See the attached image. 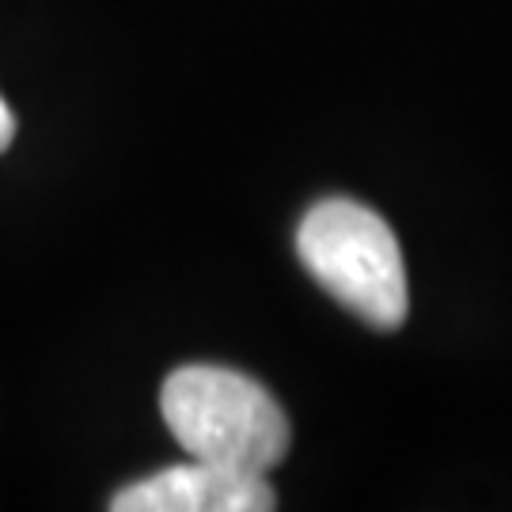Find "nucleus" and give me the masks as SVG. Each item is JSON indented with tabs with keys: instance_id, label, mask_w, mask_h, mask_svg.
<instances>
[{
	"instance_id": "obj_1",
	"label": "nucleus",
	"mask_w": 512,
	"mask_h": 512,
	"mask_svg": "<svg viewBox=\"0 0 512 512\" xmlns=\"http://www.w3.org/2000/svg\"><path fill=\"white\" fill-rule=\"evenodd\" d=\"M160 414L190 459L274 471L289 456V418L266 387L236 368H175L160 391Z\"/></svg>"
},
{
	"instance_id": "obj_2",
	"label": "nucleus",
	"mask_w": 512,
	"mask_h": 512,
	"mask_svg": "<svg viewBox=\"0 0 512 512\" xmlns=\"http://www.w3.org/2000/svg\"><path fill=\"white\" fill-rule=\"evenodd\" d=\"M296 251L308 274L368 327L395 330L406 319L403 251L387 220L368 205L349 198L311 205L296 232Z\"/></svg>"
},
{
	"instance_id": "obj_3",
	"label": "nucleus",
	"mask_w": 512,
	"mask_h": 512,
	"mask_svg": "<svg viewBox=\"0 0 512 512\" xmlns=\"http://www.w3.org/2000/svg\"><path fill=\"white\" fill-rule=\"evenodd\" d=\"M114 512H270L274 486L258 471L190 459L118 490Z\"/></svg>"
},
{
	"instance_id": "obj_4",
	"label": "nucleus",
	"mask_w": 512,
	"mask_h": 512,
	"mask_svg": "<svg viewBox=\"0 0 512 512\" xmlns=\"http://www.w3.org/2000/svg\"><path fill=\"white\" fill-rule=\"evenodd\" d=\"M12 137H16V118H12V110H8V103L0 99V152L12 145Z\"/></svg>"
}]
</instances>
